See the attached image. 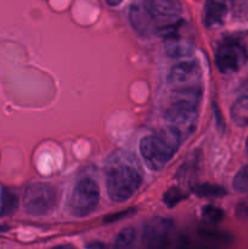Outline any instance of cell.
<instances>
[{"mask_svg": "<svg viewBox=\"0 0 248 249\" xmlns=\"http://www.w3.org/2000/svg\"><path fill=\"white\" fill-rule=\"evenodd\" d=\"M182 6L174 0H146L135 2L129 10V21L134 31L142 38L152 36L175 39L181 24Z\"/></svg>", "mask_w": 248, "mask_h": 249, "instance_id": "1", "label": "cell"}, {"mask_svg": "<svg viewBox=\"0 0 248 249\" xmlns=\"http://www.w3.org/2000/svg\"><path fill=\"white\" fill-rule=\"evenodd\" d=\"M105 172L107 195L116 203L128 201L142 185L143 177L138 160L126 151L112 153L107 158Z\"/></svg>", "mask_w": 248, "mask_h": 249, "instance_id": "2", "label": "cell"}, {"mask_svg": "<svg viewBox=\"0 0 248 249\" xmlns=\"http://www.w3.org/2000/svg\"><path fill=\"white\" fill-rule=\"evenodd\" d=\"M202 97L175 95V99L165 109L167 130L181 142L194 134L198 122V106Z\"/></svg>", "mask_w": 248, "mask_h": 249, "instance_id": "3", "label": "cell"}, {"mask_svg": "<svg viewBox=\"0 0 248 249\" xmlns=\"http://www.w3.org/2000/svg\"><path fill=\"white\" fill-rule=\"evenodd\" d=\"M181 143L169 130H160L141 139L140 153L151 170H160L173 160Z\"/></svg>", "mask_w": 248, "mask_h": 249, "instance_id": "4", "label": "cell"}, {"mask_svg": "<svg viewBox=\"0 0 248 249\" xmlns=\"http://www.w3.org/2000/svg\"><path fill=\"white\" fill-rule=\"evenodd\" d=\"M169 89L175 95L202 97V71L195 60L182 61L170 70L167 77Z\"/></svg>", "mask_w": 248, "mask_h": 249, "instance_id": "5", "label": "cell"}, {"mask_svg": "<svg viewBox=\"0 0 248 249\" xmlns=\"http://www.w3.org/2000/svg\"><path fill=\"white\" fill-rule=\"evenodd\" d=\"M100 202V186L92 178L78 180L68 197L67 208L73 216L84 218L97 208Z\"/></svg>", "mask_w": 248, "mask_h": 249, "instance_id": "6", "label": "cell"}, {"mask_svg": "<svg viewBox=\"0 0 248 249\" xmlns=\"http://www.w3.org/2000/svg\"><path fill=\"white\" fill-rule=\"evenodd\" d=\"M57 206V192L45 182H34L26 189L23 195V207L32 216H44L50 214Z\"/></svg>", "mask_w": 248, "mask_h": 249, "instance_id": "7", "label": "cell"}, {"mask_svg": "<svg viewBox=\"0 0 248 249\" xmlns=\"http://www.w3.org/2000/svg\"><path fill=\"white\" fill-rule=\"evenodd\" d=\"M248 62V50L237 39H225L215 51V63L224 74L236 73Z\"/></svg>", "mask_w": 248, "mask_h": 249, "instance_id": "8", "label": "cell"}, {"mask_svg": "<svg viewBox=\"0 0 248 249\" xmlns=\"http://www.w3.org/2000/svg\"><path fill=\"white\" fill-rule=\"evenodd\" d=\"M173 229L172 219L162 216L148 219L143 225L139 249H168Z\"/></svg>", "mask_w": 248, "mask_h": 249, "instance_id": "9", "label": "cell"}, {"mask_svg": "<svg viewBox=\"0 0 248 249\" xmlns=\"http://www.w3.org/2000/svg\"><path fill=\"white\" fill-rule=\"evenodd\" d=\"M228 15L225 2L207 1L203 9V24L207 28H215L224 23Z\"/></svg>", "mask_w": 248, "mask_h": 249, "instance_id": "10", "label": "cell"}, {"mask_svg": "<svg viewBox=\"0 0 248 249\" xmlns=\"http://www.w3.org/2000/svg\"><path fill=\"white\" fill-rule=\"evenodd\" d=\"M18 195L9 187L0 189V218L14 215L18 208Z\"/></svg>", "mask_w": 248, "mask_h": 249, "instance_id": "11", "label": "cell"}, {"mask_svg": "<svg viewBox=\"0 0 248 249\" xmlns=\"http://www.w3.org/2000/svg\"><path fill=\"white\" fill-rule=\"evenodd\" d=\"M230 117L237 126H248V96H241L233 102L230 108Z\"/></svg>", "mask_w": 248, "mask_h": 249, "instance_id": "12", "label": "cell"}, {"mask_svg": "<svg viewBox=\"0 0 248 249\" xmlns=\"http://www.w3.org/2000/svg\"><path fill=\"white\" fill-rule=\"evenodd\" d=\"M194 46L186 41H177V39H170L165 46V53L173 58H190L194 55Z\"/></svg>", "mask_w": 248, "mask_h": 249, "instance_id": "13", "label": "cell"}, {"mask_svg": "<svg viewBox=\"0 0 248 249\" xmlns=\"http://www.w3.org/2000/svg\"><path fill=\"white\" fill-rule=\"evenodd\" d=\"M192 194L196 195L197 197L201 198H221L228 195L226 190L224 187L218 186L214 184H197L191 186Z\"/></svg>", "mask_w": 248, "mask_h": 249, "instance_id": "14", "label": "cell"}, {"mask_svg": "<svg viewBox=\"0 0 248 249\" xmlns=\"http://www.w3.org/2000/svg\"><path fill=\"white\" fill-rule=\"evenodd\" d=\"M136 230L133 228H125L118 232L113 243L107 249H135Z\"/></svg>", "mask_w": 248, "mask_h": 249, "instance_id": "15", "label": "cell"}, {"mask_svg": "<svg viewBox=\"0 0 248 249\" xmlns=\"http://www.w3.org/2000/svg\"><path fill=\"white\" fill-rule=\"evenodd\" d=\"M186 198L187 195L185 192H182V190H180L177 186H173L170 189H168L164 192V195H163V202H164L168 208H173V207H175L177 203H180V202Z\"/></svg>", "mask_w": 248, "mask_h": 249, "instance_id": "16", "label": "cell"}, {"mask_svg": "<svg viewBox=\"0 0 248 249\" xmlns=\"http://www.w3.org/2000/svg\"><path fill=\"white\" fill-rule=\"evenodd\" d=\"M232 187L240 194H248V164L243 165L232 180Z\"/></svg>", "mask_w": 248, "mask_h": 249, "instance_id": "17", "label": "cell"}, {"mask_svg": "<svg viewBox=\"0 0 248 249\" xmlns=\"http://www.w3.org/2000/svg\"><path fill=\"white\" fill-rule=\"evenodd\" d=\"M225 216L223 209L218 208L214 206H204L202 208V218L209 224H216L220 223Z\"/></svg>", "mask_w": 248, "mask_h": 249, "instance_id": "18", "label": "cell"}, {"mask_svg": "<svg viewBox=\"0 0 248 249\" xmlns=\"http://www.w3.org/2000/svg\"><path fill=\"white\" fill-rule=\"evenodd\" d=\"M236 218L242 221H248V196L243 197L235 207Z\"/></svg>", "mask_w": 248, "mask_h": 249, "instance_id": "19", "label": "cell"}, {"mask_svg": "<svg viewBox=\"0 0 248 249\" xmlns=\"http://www.w3.org/2000/svg\"><path fill=\"white\" fill-rule=\"evenodd\" d=\"M135 213H136L135 208H129V209H125V211L118 212V213L109 214V215H107L106 218H104V223L105 224H112V223H114V221H118V220H122V219L129 218V216L134 215Z\"/></svg>", "mask_w": 248, "mask_h": 249, "instance_id": "20", "label": "cell"}, {"mask_svg": "<svg viewBox=\"0 0 248 249\" xmlns=\"http://www.w3.org/2000/svg\"><path fill=\"white\" fill-rule=\"evenodd\" d=\"M84 249H107L106 246L101 242H91Z\"/></svg>", "mask_w": 248, "mask_h": 249, "instance_id": "21", "label": "cell"}, {"mask_svg": "<svg viewBox=\"0 0 248 249\" xmlns=\"http://www.w3.org/2000/svg\"><path fill=\"white\" fill-rule=\"evenodd\" d=\"M106 4L108 6H118V5L122 4V1H109V0H106Z\"/></svg>", "mask_w": 248, "mask_h": 249, "instance_id": "22", "label": "cell"}, {"mask_svg": "<svg viewBox=\"0 0 248 249\" xmlns=\"http://www.w3.org/2000/svg\"><path fill=\"white\" fill-rule=\"evenodd\" d=\"M53 249H75V248L71 245H65V246H58V247H56Z\"/></svg>", "mask_w": 248, "mask_h": 249, "instance_id": "23", "label": "cell"}, {"mask_svg": "<svg viewBox=\"0 0 248 249\" xmlns=\"http://www.w3.org/2000/svg\"><path fill=\"white\" fill-rule=\"evenodd\" d=\"M240 88H241V89H242V90H248V78L245 80V82L242 83V84H241Z\"/></svg>", "mask_w": 248, "mask_h": 249, "instance_id": "24", "label": "cell"}, {"mask_svg": "<svg viewBox=\"0 0 248 249\" xmlns=\"http://www.w3.org/2000/svg\"><path fill=\"white\" fill-rule=\"evenodd\" d=\"M246 152H247V156H248V138L247 140H246Z\"/></svg>", "mask_w": 248, "mask_h": 249, "instance_id": "25", "label": "cell"}]
</instances>
